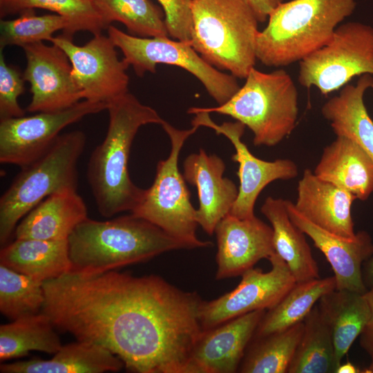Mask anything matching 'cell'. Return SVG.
Instances as JSON below:
<instances>
[{
    "instance_id": "obj_36",
    "label": "cell",
    "mask_w": 373,
    "mask_h": 373,
    "mask_svg": "<svg viewBox=\"0 0 373 373\" xmlns=\"http://www.w3.org/2000/svg\"><path fill=\"white\" fill-rule=\"evenodd\" d=\"M165 15L169 36L180 41H191L193 0H157Z\"/></svg>"
},
{
    "instance_id": "obj_11",
    "label": "cell",
    "mask_w": 373,
    "mask_h": 373,
    "mask_svg": "<svg viewBox=\"0 0 373 373\" xmlns=\"http://www.w3.org/2000/svg\"><path fill=\"white\" fill-rule=\"evenodd\" d=\"M50 41L68 57L83 99L108 104L128 93V65L123 59H119L116 46L108 36L95 35L84 46L75 44L63 35L52 37Z\"/></svg>"
},
{
    "instance_id": "obj_28",
    "label": "cell",
    "mask_w": 373,
    "mask_h": 373,
    "mask_svg": "<svg viewBox=\"0 0 373 373\" xmlns=\"http://www.w3.org/2000/svg\"><path fill=\"white\" fill-rule=\"evenodd\" d=\"M50 317L41 311L0 326V361L21 358L30 351L55 354L62 346Z\"/></svg>"
},
{
    "instance_id": "obj_2",
    "label": "cell",
    "mask_w": 373,
    "mask_h": 373,
    "mask_svg": "<svg viewBox=\"0 0 373 373\" xmlns=\"http://www.w3.org/2000/svg\"><path fill=\"white\" fill-rule=\"evenodd\" d=\"M70 271L102 273L142 262L167 251L190 249L132 213L99 221L87 218L68 238Z\"/></svg>"
},
{
    "instance_id": "obj_1",
    "label": "cell",
    "mask_w": 373,
    "mask_h": 373,
    "mask_svg": "<svg viewBox=\"0 0 373 373\" xmlns=\"http://www.w3.org/2000/svg\"><path fill=\"white\" fill-rule=\"evenodd\" d=\"M106 110V135L92 152L86 175L98 211L111 218L132 211L142 199L145 189L132 182L128 171L131 145L141 126L164 120L129 92L110 102Z\"/></svg>"
},
{
    "instance_id": "obj_22",
    "label": "cell",
    "mask_w": 373,
    "mask_h": 373,
    "mask_svg": "<svg viewBox=\"0 0 373 373\" xmlns=\"http://www.w3.org/2000/svg\"><path fill=\"white\" fill-rule=\"evenodd\" d=\"M373 88V76L359 77L356 84H347L321 108L336 136H345L357 144L373 160V121L364 102V95Z\"/></svg>"
},
{
    "instance_id": "obj_25",
    "label": "cell",
    "mask_w": 373,
    "mask_h": 373,
    "mask_svg": "<svg viewBox=\"0 0 373 373\" xmlns=\"http://www.w3.org/2000/svg\"><path fill=\"white\" fill-rule=\"evenodd\" d=\"M260 211L273 229L275 251L286 262L296 282L320 278L318 264L305 233L289 218L287 200L269 196Z\"/></svg>"
},
{
    "instance_id": "obj_18",
    "label": "cell",
    "mask_w": 373,
    "mask_h": 373,
    "mask_svg": "<svg viewBox=\"0 0 373 373\" xmlns=\"http://www.w3.org/2000/svg\"><path fill=\"white\" fill-rule=\"evenodd\" d=\"M183 176L198 189L199 208L196 220L209 235L215 232L218 222L232 209L238 194L234 182L223 177L225 164L215 154L202 149L187 156L183 163Z\"/></svg>"
},
{
    "instance_id": "obj_31",
    "label": "cell",
    "mask_w": 373,
    "mask_h": 373,
    "mask_svg": "<svg viewBox=\"0 0 373 373\" xmlns=\"http://www.w3.org/2000/svg\"><path fill=\"white\" fill-rule=\"evenodd\" d=\"M34 8L46 9L65 17L70 24L66 37L79 31L93 35L110 26L95 0H0L1 18Z\"/></svg>"
},
{
    "instance_id": "obj_34",
    "label": "cell",
    "mask_w": 373,
    "mask_h": 373,
    "mask_svg": "<svg viewBox=\"0 0 373 373\" xmlns=\"http://www.w3.org/2000/svg\"><path fill=\"white\" fill-rule=\"evenodd\" d=\"M17 19L0 21V48L7 46H25L42 41H50L53 34L63 30L66 36L70 24L68 20L57 14L37 16L33 10H26L21 12Z\"/></svg>"
},
{
    "instance_id": "obj_16",
    "label": "cell",
    "mask_w": 373,
    "mask_h": 373,
    "mask_svg": "<svg viewBox=\"0 0 373 373\" xmlns=\"http://www.w3.org/2000/svg\"><path fill=\"white\" fill-rule=\"evenodd\" d=\"M290 219L326 257L336 278V289H348L365 294L361 265L373 256V244L370 234L361 231L354 239H346L330 233L312 222L287 200Z\"/></svg>"
},
{
    "instance_id": "obj_32",
    "label": "cell",
    "mask_w": 373,
    "mask_h": 373,
    "mask_svg": "<svg viewBox=\"0 0 373 373\" xmlns=\"http://www.w3.org/2000/svg\"><path fill=\"white\" fill-rule=\"evenodd\" d=\"M109 25L123 23L130 35L168 37L164 12L150 0H95Z\"/></svg>"
},
{
    "instance_id": "obj_39",
    "label": "cell",
    "mask_w": 373,
    "mask_h": 373,
    "mask_svg": "<svg viewBox=\"0 0 373 373\" xmlns=\"http://www.w3.org/2000/svg\"><path fill=\"white\" fill-rule=\"evenodd\" d=\"M363 278L366 286L371 287L373 285V256L365 263Z\"/></svg>"
},
{
    "instance_id": "obj_27",
    "label": "cell",
    "mask_w": 373,
    "mask_h": 373,
    "mask_svg": "<svg viewBox=\"0 0 373 373\" xmlns=\"http://www.w3.org/2000/svg\"><path fill=\"white\" fill-rule=\"evenodd\" d=\"M336 287L334 276L296 283L275 306L266 311L253 338L279 332L303 321L318 300Z\"/></svg>"
},
{
    "instance_id": "obj_33",
    "label": "cell",
    "mask_w": 373,
    "mask_h": 373,
    "mask_svg": "<svg viewBox=\"0 0 373 373\" xmlns=\"http://www.w3.org/2000/svg\"><path fill=\"white\" fill-rule=\"evenodd\" d=\"M45 302L44 282L0 264V312L11 320L40 312Z\"/></svg>"
},
{
    "instance_id": "obj_29",
    "label": "cell",
    "mask_w": 373,
    "mask_h": 373,
    "mask_svg": "<svg viewBox=\"0 0 373 373\" xmlns=\"http://www.w3.org/2000/svg\"><path fill=\"white\" fill-rule=\"evenodd\" d=\"M303 323V332L287 373H336L339 364L332 336L317 303Z\"/></svg>"
},
{
    "instance_id": "obj_38",
    "label": "cell",
    "mask_w": 373,
    "mask_h": 373,
    "mask_svg": "<svg viewBox=\"0 0 373 373\" xmlns=\"http://www.w3.org/2000/svg\"><path fill=\"white\" fill-rule=\"evenodd\" d=\"M364 296L370 307V316L360 335V341H373V285L364 294Z\"/></svg>"
},
{
    "instance_id": "obj_17",
    "label": "cell",
    "mask_w": 373,
    "mask_h": 373,
    "mask_svg": "<svg viewBox=\"0 0 373 373\" xmlns=\"http://www.w3.org/2000/svg\"><path fill=\"white\" fill-rule=\"evenodd\" d=\"M267 310L247 313L203 331L191 357L192 373H233Z\"/></svg>"
},
{
    "instance_id": "obj_5",
    "label": "cell",
    "mask_w": 373,
    "mask_h": 373,
    "mask_svg": "<svg viewBox=\"0 0 373 373\" xmlns=\"http://www.w3.org/2000/svg\"><path fill=\"white\" fill-rule=\"evenodd\" d=\"M245 79L226 103L216 107H191L189 111L230 116L251 130L255 146H276L291 133L296 124V84L283 69L264 73L253 68Z\"/></svg>"
},
{
    "instance_id": "obj_20",
    "label": "cell",
    "mask_w": 373,
    "mask_h": 373,
    "mask_svg": "<svg viewBox=\"0 0 373 373\" xmlns=\"http://www.w3.org/2000/svg\"><path fill=\"white\" fill-rule=\"evenodd\" d=\"M87 216L77 189L58 191L39 202L17 225L15 238L66 240Z\"/></svg>"
},
{
    "instance_id": "obj_37",
    "label": "cell",
    "mask_w": 373,
    "mask_h": 373,
    "mask_svg": "<svg viewBox=\"0 0 373 373\" xmlns=\"http://www.w3.org/2000/svg\"><path fill=\"white\" fill-rule=\"evenodd\" d=\"M254 10L259 22H265L283 0H247Z\"/></svg>"
},
{
    "instance_id": "obj_6",
    "label": "cell",
    "mask_w": 373,
    "mask_h": 373,
    "mask_svg": "<svg viewBox=\"0 0 373 373\" xmlns=\"http://www.w3.org/2000/svg\"><path fill=\"white\" fill-rule=\"evenodd\" d=\"M86 140L81 131L61 134L42 156L21 168L0 198L1 245L19 220L43 200L64 189H77V162Z\"/></svg>"
},
{
    "instance_id": "obj_26",
    "label": "cell",
    "mask_w": 373,
    "mask_h": 373,
    "mask_svg": "<svg viewBox=\"0 0 373 373\" xmlns=\"http://www.w3.org/2000/svg\"><path fill=\"white\" fill-rule=\"evenodd\" d=\"M317 305L330 329L336 358L340 365L369 321L367 301L364 294L335 289L323 295Z\"/></svg>"
},
{
    "instance_id": "obj_3",
    "label": "cell",
    "mask_w": 373,
    "mask_h": 373,
    "mask_svg": "<svg viewBox=\"0 0 373 373\" xmlns=\"http://www.w3.org/2000/svg\"><path fill=\"white\" fill-rule=\"evenodd\" d=\"M356 0H291L283 2L259 30L256 58L269 67L300 61L326 45L354 11Z\"/></svg>"
},
{
    "instance_id": "obj_12",
    "label": "cell",
    "mask_w": 373,
    "mask_h": 373,
    "mask_svg": "<svg viewBox=\"0 0 373 373\" xmlns=\"http://www.w3.org/2000/svg\"><path fill=\"white\" fill-rule=\"evenodd\" d=\"M268 260L270 271L253 267L241 275L240 283L232 291L216 299L203 300L200 312L203 331L251 312L268 310L295 285L294 277L278 254L275 253Z\"/></svg>"
},
{
    "instance_id": "obj_14",
    "label": "cell",
    "mask_w": 373,
    "mask_h": 373,
    "mask_svg": "<svg viewBox=\"0 0 373 373\" xmlns=\"http://www.w3.org/2000/svg\"><path fill=\"white\" fill-rule=\"evenodd\" d=\"M27 65L23 73L30 84V113L56 112L68 108L83 99L66 52L55 44L42 41L23 47Z\"/></svg>"
},
{
    "instance_id": "obj_21",
    "label": "cell",
    "mask_w": 373,
    "mask_h": 373,
    "mask_svg": "<svg viewBox=\"0 0 373 373\" xmlns=\"http://www.w3.org/2000/svg\"><path fill=\"white\" fill-rule=\"evenodd\" d=\"M314 173L356 199L365 200L373 193V160L345 136H336L324 148Z\"/></svg>"
},
{
    "instance_id": "obj_10",
    "label": "cell",
    "mask_w": 373,
    "mask_h": 373,
    "mask_svg": "<svg viewBox=\"0 0 373 373\" xmlns=\"http://www.w3.org/2000/svg\"><path fill=\"white\" fill-rule=\"evenodd\" d=\"M107 106L84 99L62 111L0 120L1 163L21 168L31 164L51 147L61 130Z\"/></svg>"
},
{
    "instance_id": "obj_40",
    "label": "cell",
    "mask_w": 373,
    "mask_h": 373,
    "mask_svg": "<svg viewBox=\"0 0 373 373\" xmlns=\"http://www.w3.org/2000/svg\"><path fill=\"white\" fill-rule=\"evenodd\" d=\"M362 347L368 353L371 362L367 368L363 371L365 373H373V341H360Z\"/></svg>"
},
{
    "instance_id": "obj_8",
    "label": "cell",
    "mask_w": 373,
    "mask_h": 373,
    "mask_svg": "<svg viewBox=\"0 0 373 373\" xmlns=\"http://www.w3.org/2000/svg\"><path fill=\"white\" fill-rule=\"evenodd\" d=\"M107 30L112 42L122 52L123 60L139 77L146 72L155 73L157 64L178 66L195 76L219 105L228 102L240 88L236 77L209 64L191 41L173 40L168 37H137L112 25Z\"/></svg>"
},
{
    "instance_id": "obj_7",
    "label": "cell",
    "mask_w": 373,
    "mask_h": 373,
    "mask_svg": "<svg viewBox=\"0 0 373 373\" xmlns=\"http://www.w3.org/2000/svg\"><path fill=\"white\" fill-rule=\"evenodd\" d=\"M161 126L171 141L170 153L157 163L153 183L145 189L142 199L131 213L160 227L190 249L209 247L213 245L211 241L201 240L196 236V209L178 169L181 149L199 127L180 130L165 120Z\"/></svg>"
},
{
    "instance_id": "obj_15",
    "label": "cell",
    "mask_w": 373,
    "mask_h": 373,
    "mask_svg": "<svg viewBox=\"0 0 373 373\" xmlns=\"http://www.w3.org/2000/svg\"><path fill=\"white\" fill-rule=\"evenodd\" d=\"M215 233L217 280L241 276L276 253L272 227L255 216L239 219L229 213L218 222Z\"/></svg>"
},
{
    "instance_id": "obj_23",
    "label": "cell",
    "mask_w": 373,
    "mask_h": 373,
    "mask_svg": "<svg viewBox=\"0 0 373 373\" xmlns=\"http://www.w3.org/2000/svg\"><path fill=\"white\" fill-rule=\"evenodd\" d=\"M123 362L106 348L87 341L62 345L47 360L31 359L1 364V373H103L118 372Z\"/></svg>"
},
{
    "instance_id": "obj_41",
    "label": "cell",
    "mask_w": 373,
    "mask_h": 373,
    "mask_svg": "<svg viewBox=\"0 0 373 373\" xmlns=\"http://www.w3.org/2000/svg\"><path fill=\"white\" fill-rule=\"evenodd\" d=\"M361 371L350 362L341 363L336 370V373H356Z\"/></svg>"
},
{
    "instance_id": "obj_4",
    "label": "cell",
    "mask_w": 373,
    "mask_h": 373,
    "mask_svg": "<svg viewBox=\"0 0 373 373\" xmlns=\"http://www.w3.org/2000/svg\"><path fill=\"white\" fill-rule=\"evenodd\" d=\"M191 44L219 70L245 79L257 60V15L247 0H193Z\"/></svg>"
},
{
    "instance_id": "obj_35",
    "label": "cell",
    "mask_w": 373,
    "mask_h": 373,
    "mask_svg": "<svg viewBox=\"0 0 373 373\" xmlns=\"http://www.w3.org/2000/svg\"><path fill=\"white\" fill-rule=\"evenodd\" d=\"M0 48V120L25 116L18 102L24 93L23 74L13 65L7 64Z\"/></svg>"
},
{
    "instance_id": "obj_9",
    "label": "cell",
    "mask_w": 373,
    "mask_h": 373,
    "mask_svg": "<svg viewBox=\"0 0 373 373\" xmlns=\"http://www.w3.org/2000/svg\"><path fill=\"white\" fill-rule=\"evenodd\" d=\"M365 74L373 75V27L358 21L341 23L326 45L299 61L300 84L324 95Z\"/></svg>"
},
{
    "instance_id": "obj_13",
    "label": "cell",
    "mask_w": 373,
    "mask_h": 373,
    "mask_svg": "<svg viewBox=\"0 0 373 373\" xmlns=\"http://www.w3.org/2000/svg\"><path fill=\"white\" fill-rule=\"evenodd\" d=\"M194 114L192 126L212 128L218 135H223L232 143L236 153L231 159L239 164L237 173L240 180L237 199L230 214L239 218L254 217L256 201L262 189L277 180H288L295 178L298 173L296 164L289 159L265 161L255 157L241 140L245 125L240 122H223L217 124L210 117L209 113L189 111Z\"/></svg>"
},
{
    "instance_id": "obj_19",
    "label": "cell",
    "mask_w": 373,
    "mask_h": 373,
    "mask_svg": "<svg viewBox=\"0 0 373 373\" xmlns=\"http://www.w3.org/2000/svg\"><path fill=\"white\" fill-rule=\"evenodd\" d=\"M356 198L349 192L317 177L307 169L297 187L295 208L322 229L346 239H354L351 206Z\"/></svg>"
},
{
    "instance_id": "obj_30",
    "label": "cell",
    "mask_w": 373,
    "mask_h": 373,
    "mask_svg": "<svg viewBox=\"0 0 373 373\" xmlns=\"http://www.w3.org/2000/svg\"><path fill=\"white\" fill-rule=\"evenodd\" d=\"M304 328L303 321L252 338L239 366L241 373H287Z\"/></svg>"
},
{
    "instance_id": "obj_24",
    "label": "cell",
    "mask_w": 373,
    "mask_h": 373,
    "mask_svg": "<svg viewBox=\"0 0 373 373\" xmlns=\"http://www.w3.org/2000/svg\"><path fill=\"white\" fill-rule=\"evenodd\" d=\"M0 264L45 282L69 272L68 239L15 238L0 251Z\"/></svg>"
}]
</instances>
